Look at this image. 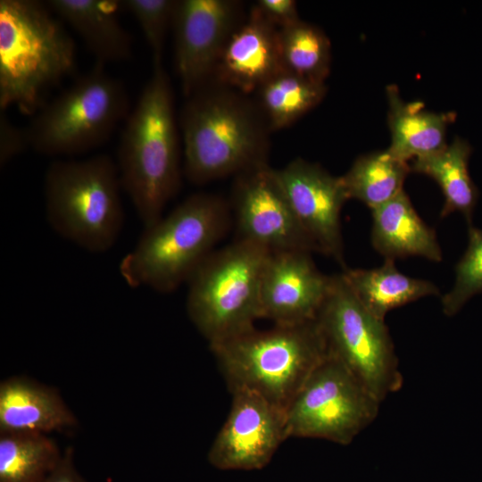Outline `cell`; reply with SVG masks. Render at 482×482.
<instances>
[{
    "label": "cell",
    "instance_id": "obj_17",
    "mask_svg": "<svg viewBox=\"0 0 482 482\" xmlns=\"http://www.w3.org/2000/svg\"><path fill=\"white\" fill-rule=\"evenodd\" d=\"M78 420L53 387L22 377L0 384V433L48 435L74 428Z\"/></svg>",
    "mask_w": 482,
    "mask_h": 482
},
{
    "label": "cell",
    "instance_id": "obj_19",
    "mask_svg": "<svg viewBox=\"0 0 482 482\" xmlns=\"http://www.w3.org/2000/svg\"><path fill=\"white\" fill-rule=\"evenodd\" d=\"M371 244L385 259L419 256L439 262L443 253L436 232L419 216L402 191L371 210Z\"/></svg>",
    "mask_w": 482,
    "mask_h": 482
},
{
    "label": "cell",
    "instance_id": "obj_3",
    "mask_svg": "<svg viewBox=\"0 0 482 482\" xmlns=\"http://www.w3.org/2000/svg\"><path fill=\"white\" fill-rule=\"evenodd\" d=\"M72 37L46 4L0 1V107L26 114L44 105L46 93L71 72Z\"/></svg>",
    "mask_w": 482,
    "mask_h": 482
},
{
    "label": "cell",
    "instance_id": "obj_12",
    "mask_svg": "<svg viewBox=\"0 0 482 482\" xmlns=\"http://www.w3.org/2000/svg\"><path fill=\"white\" fill-rule=\"evenodd\" d=\"M231 207L237 238L270 253L317 252L299 224L275 169L265 164L235 177Z\"/></svg>",
    "mask_w": 482,
    "mask_h": 482
},
{
    "label": "cell",
    "instance_id": "obj_24",
    "mask_svg": "<svg viewBox=\"0 0 482 482\" xmlns=\"http://www.w3.org/2000/svg\"><path fill=\"white\" fill-rule=\"evenodd\" d=\"M410 172L409 162L386 149L359 156L340 177L348 199H357L373 210L403 191Z\"/></svg>",
    "mask_w": 482,
    "mask_h": 482
},
{
    "label": "cell",
    "instance_id": "obj_8",
    "mask_svg": "<svg viewBox=\"0 0 482 482\" xmlns=\"http://www.w3.org/2000/svg\"><path fill=\"white\" fill-rule=\"evenodd\" d=\"M128 111L124 85L96 62L37 112L25 129L29 145L50 156L92 150L111 136Z\"/></svg>",
    "mask_w": 482,
    "mask_h": 482
},
{
    "label": "cell",
    "instance_id": "obj_20",
    "mask_svg": "<svg viewBox=\"0 0 482 482\" xmlns=\"http://www.w3.org/2000/svg\"><path fill=\"white\" fill-rule=\"evenodd\" d=\"M388 101V127L391 144L387 150L396 158L409 162L432 155L447 144L446 129L455 119L453 112H434L421 102H404L397 87L386 88Z\"/></svg>",
    "mask_w": 482,
    "mask_h": 482
},
{
    "label": "cell",
    "instance_id": "obj_16",
    "mask_svg": "<svg viewBox=\"0 0 482 482\" xmlns=\"http://www.w3.org/2000/svg\"><path fill=\"white\" fill-rule=\"evenodd\" d=\"M283 70L278 29L253 5L227 42L212 80L248 95Z\"/></svg>",
    "mask_w": 482,
    "mask_h": 482
},
{
    "label": "cell",
    "instance_id": "obj_7",
    "mask_svg": "<svg viewBox=\"0 0 482 482\" xmlns=\"http://www.w3.org/2000/svg\"><path fill=\"white\" fill-rule=\"evenodd\" d=\"M270 253L237 239L213 251L187 282L188 316L210 346L253 329L261 319V280Z\"/></svg>",
    "mask_w": 482,
    "mask_h": 482
},
{
    "label": "cell",
    "instance_id": "obj_22",
    "mask_svg": "<svg viewBox=\"0 0 482 482\" xmlns=\"http://www.w3.org/2000/svg\"><path fill=\"white\" fill-rule=\"evenodd\" d=\"M472 148L465 139L455 137L439 152L413 160L411 172L426 175L434 179L445 197L440 217L460 212L468 226L472 224V214L479 192L469 172V160Z\"/></svg>",
    "mask_w": 482,
    "mask_h": 482
},
{
    "label": "cell",
    "instance_id": "obj_2",
    "mask_svg": "<svg viewBox=\"0 0 482 482\" xmlns=\"http://www.w3.org/2000/svg\"><path fill=\"white\" fill-rule=\"evenodd\" d=\"M127 118L117 166L122 188L146 228L163 216L181 177L173 94L162 62H154L152 75Z\"/></svg>",
    "mask_w": 482,
    "mask_h": 482
},
{
    "label": "cell",
    "instance_id": "obj_15",
    "mask_svg": "<svg viewBox=\"0 0 482 482\" xmlns=\"http://www.w3.org/2000/svg\"><path fill=\"white\" fill-rule=\"evenodd\" d=\"M311 253H270L261 280V319H268L276 325L316 320L328 293L331 276L316 267Z\"/></svg>",
    "mask_w": 482,
    "mask_h": 482
},
{
    "label": "cell",
    "instance_id": "obj_18",
    "mask_svg": "<svg viewBox=\"0 0 482 482\" xmlns=\"http://www.w3.org/2000/svg\"><path fill=\"white\" fill-rule=\"evenodd\" d=\"M46 4L81 37L96 62L105 65L131 57L132 39L119 19L120 1L50 0Z\"/></svg>",
    "mask_w": 482,
    "mask_h": 482
},
{
    "label": "cell",
    "instance_id": "obj_31",
    "mask_svg": "<svg viewBox=\"0 0 482 482\" xmlns=\"http://www.w3.org/2000/svg\"><path fill=\"white\" fill-rule=\"evenodd\" d=\"M42 482H87L76 469L71 448L64 450L57 466Z\"/></svg>",
    "mask_w": 482,
    "mask_h": 482
},
{
    "label": "cell",
    "instance_id": "obj_21",
    "mask_svg": "<svg viewBox=\"0 0 482 482\" xmlns=\"http://www.w3.org/2000/svg\"><path fill=\"white\" fill-rule=\"evenodd\" d=\"M342 274L362 304L384 320L393 309L439 295L433 282L400 272L395 260L385 259L381 266L370 270L345 269Z\"/></svg>",
    "mask_w": 482,
    "mask_h": 482
},
{
    "label": "cell",
    "instance_id": "obj_1",
    "mask_svg": "<svg viewBox=\"0 0 482 482\" xmlns=\"http://www.w3.org/2000/svg\"><path fill=\"white\" fill-rule=\"evenodd\" d=\"M180 114L184 173L203 185L269 164L271 133L254 100L211 80Z\"/></svg>",
    "mask_w": 482,
    "mask_h": 482
},
{
    "label": "cell",
    "instance_id": "obj_14",
    "mask_svg": "<svg viewBox=\"0 0 482 482\" xmlns=\"http://www.w3.org/2000/svg\"><path fill=\"white\" fill-rule=\"evenodd\" d=\"M291 208L318 253L344 263L341 210L348 200L341 177L297 158L275 169Z\"/></svg>",
    "mask_w": 482,
    "mask_h": 482
},
{
    "label": "cell",
    "instance_id": "obj_4",
    "mask_svg": "<svg viewBox=\"0 0 482 482\" xmlns=\"http://www.w3.org/2000/svg\"><path fill=\"white\" fill-rule=\"evenodd\" d=\"M230 224L229 204L217 195L194 194L145 228L119 270L132 287L170 293L187 282Z\"/></svg>",
    "mask_w": 482,
    "mask_h": 482
},
{
    "label": "cell",
    "instance_id": "obj_13",
    "mask_svg": "<svg viewBox=\"0 0 482 482\" xmlns=\"http://www.w3.org/2000/svg\"><path fill=\"white\" fill-rule=\"evenodd\" d=\"M231 407L208 452V461L224 470L265 467L287 439L286 411L260 395L231 390Z\"/></svg>",
    "mask_w": 482,
    "mask_h": 482
},
{
    "label": "cell",
    "instance_id": "obj_9",
    "mask_svg": "<svg viewBox=\"0 0 482 482\" xmlns=\"http://www.w3.org/2000/svg\"><path fill=\"white\" fill-rule=\"evenodd\" d=\"M316 320L328 353L380 403L402 387L403 378L385 320L362 304L342 273L331 276Z\"/></svg>",
    "mask_w": 482,
    "mask_h": 482
},
{
    "label": "cell",
    "instance_id": "obj_10",
    "mask_svg": "<svg viewBox=\"0 0 482 482\" xmlns=\"http://www.w3.org/2000/svg\"><path fill=\"white\" fill-rule=\"evenodd\" d=\"M380 403L328 352L286 411L287 437L347 445L373 422Z\"/></svg>",
    "mask_w": 482,
    "mask_h": 482
},
{
    "label": "cell",
    "instance_id": "obj_6",
    "mask_svg": "<svg viewBox=\"0 0 482 482\" xmlns=\"http://www.w3.org/2000/svg\"><path fill=\"white\" fill-rule=\"evenodd\" d=\"M121 189L117 163L107 154L57 160L45 177L47 220L68 241L88 252H106L123 228Z\"/></svg>",
    "mask_w": 482,
    "mask_h": 482
},
{
    "label": "cell",
    "instance_id": "obj_25",
    "mask_svg": "<svg viewBox=\"0 0 482 482\" xmlns=\"http://www.w3.org/2000/svg\"><path fill=\"white\" fill-rule=\"evenodd\" d=\"M62 455L48 435L0 433V482H42Z\"/></svg>",
    "mask_w": 482,
    "mask_h": 482
},
{
    "label": "cell",
    "instance_id": "obj_30",
    "mask_svg": "<svg viewBox=\"0 0 482 482\" xmlns=\"http://www.w3.org/2000/svg\"><path fill=\"white\" fill-rule=\"evenodd\" d=\"M29 142L25 129H21L12 124L1 112L0 118V163L4 166L15 156L20 154Z\"/></svg>",
    "mask_w": 482,
    "mask_h": 482
},
{
    "label": "cell",
    "instance_id": "obj_11",
    "mask_svg": "<svg viewBox=\"0 0 482 482\" xmlns=\"http://www.w3.org/2000/svg\"><path fill=\"white\" fill-rule=\"evenodd\" d=\"M245 16L240 1H178L172 22L175 63L187 98L212 80L227 42Z\"/></svg>",
    "mask_w": 482,
    "mask_h": 482
},
{
    "label": "cell",
    "instance_id": "obj_27",
    "mask_svg": "<svg viewBox=\"0 0 482 482\" xmlns=\"http://www.w3.org/2000/svg\"><path fill=\"white\" fill-rule=\"evenodd\" d=\"M468 245L455 266L453 288L441 298L445 315H455L475 295L482 293V229L468 226Z\"/></svg>",
    "mask_w": 482,
    "mask_h": 482
},
{
    "label": "cell",
    "instance_id": "obj_5",
    "mask_svg": "<svg viewBox=\"0 0 482 482\" xmlns=\"http://www.w3.org/2000/svg\"><path fill=\"white\" fill-rule=\"evenodd\" d=\"M210 348L230 391L254 392L285 411L328 354L317 320L253 328Z\"/></svg>",
    "mask_w": 482,
    "mask_h": 482
},
{
    "label": "cell",
    "instance_id": "obj_26",
    "mask_svg": "<svg viewBox=\"0 0 482 482\" xmlns=\"http://www.w3.org/2000/svg\"><path fill=\"white\" fill-rule=\"evenodd\" d=\"M278 41L285 70L309 80L325 83L330 71L331 46L319 27L300 20L278 29Z\"/></svg>",
    "mask_w": 482,
    "mask_h": 482
},
{
    "label": "cell",
    "instance_id": "obj_29",
    "mask_svg": "<svg viewBox=\"0 0 482 482\" xmlns=\"http://www.w3.org/2000/svg\"><path fill=\"white\" fill-rule=\"evenodd\" d=\"M253 6L278 29L300 21L297 4L294 0H258Z\"/></svg>",
    "mask_w": 482,
    "mask_h": 482
},
{
    "label": "cell",
    "instance_id": "obj_28",
    "mask_svg": "<svg viewBox=\"0 0 482 482\" xmlns=\"http://www.w3.org/2000/svg\"><path fill=\"white\" fill-rule=\"evenodd\" d=\"M121 9L128 11L139 24L149 45L154 62H162L164 43L169 28L172 27L178 1L122 0Z\"/></svg>",
    "mask_w": 482,
    "mask_h": 482
},
{
    "label": "cell",
    "instance_id": "obj_23",
    "mask_svg": "<svg viewBox=\"0 0 482 482\" xmlns=\"http://www.w3.org/2000/svg\"><path fill=\"white\" fill-rule=\"evenodd\" d=\"M327 92L318 83L287 70L267 80L254 100L271 132L285 129L318 105Z\"/></svg>",
    "mask_w": 482,
    "mask_h": 482
}]
</instances>
